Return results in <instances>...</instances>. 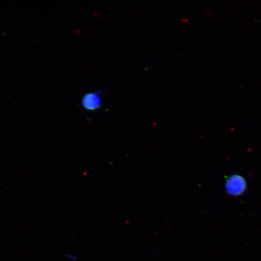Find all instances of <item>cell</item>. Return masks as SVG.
I'll return each instance as SVG.
<instances>
[{"mask_svg":"<svg viewBox=\"0 0 261 261\" xmlns=\"http://www.w3.org/2000/svg\"><path fill=\"white\" fill-rule=\"evenodd\" d=\"M103 97L100 91H92L84 94L81 99L82 106L89 111H95L102 106Z\"/></svg>","mask_w":261,"mask_h":261,"instance_id":"6da1fadb","label":"cell"},{"mask_svg":"<svg viewBox=\"0 0 261 261\" xmlns=\"http://www.w3.org/2000/svg\"><path fill=\"white\" fill-rule=\"evenodd\" d=\"M66 257H68V259L73 260H76L77 258L76 257L74 256L72 254H69L67 253L66 254Z\"/></svg>","mask_w":261,"mask_h":261,"instance_id":"7a4b0ae2","label":"cell"}]
</instances>
